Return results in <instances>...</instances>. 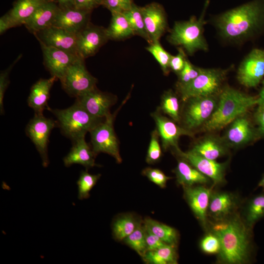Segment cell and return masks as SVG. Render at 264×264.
Here are the masks:
<instances>
[{"instance_id": "obj_14", "label": "cell", "mask_w": 264, "mask_h": 264, "mask_svg": "<svg viewBox=\"0 0 264 264\" xmlns=\"http://www.w3.org/2000/svg\"><path fill=\"white\" fill-rule=\"evenodd\" d=\"M175 152L180 158L211 179L214 185L222 184L224 182L227 162L219 163L201 156L191 150L184 152L179 148L175 150Z\"/></svg>"}, {"instance_id": "obj_12", "label": "cell", "mask_w": 264, "mask_h": 264, "mask_svg": "<svg viewBox=\"0 0 264 264\" xmlns=\"http://www.w3.org/2000/svg\"><path fill=\"white\" fill-rule=\"evenodd\" d=\"M227 126L222 137L229 148L244 146L260 137L246 113L237 117Z\"/></svg>"}, {"instance_id": "obj_11", "label": "cell", "mask_w": 264, "mask_h": 264, "mask_svg": "<svg viewBox=\"0 0 264 264\" xmlns=\"http://www.w3.org/2000/svg\"><path fill=\"white\" fill-rule=\"evenodd\" d=\"M264 77V50L253 49L240 64L237 73L238 82L247 88L257 87Z\"/></svg>"}, {"instance_id": "obj_13", "label": "cell", "mask_w": 264, "mask_h": 264, "mask_svg": "<svg viewBox=\"0 0 264 264\" xmlns=\"http://www.w3.org/2000/svg\"><path fill=\"white\" fill-rule=\"evenodd\" d=\"M109 40L106 28L89 22L77 34L78 54L84 59L92 56Z\"/></svg>"}, {"instance_id": "obj_16", "label": "cell", "mask_w": 264, "mask_h": 264, "mask_svg": "<svg viewBox=\"0 0 264 264\" xmlns=\"http://www.w3.org/2000/svg\"><path fill=\"white\" fill-rule=\"evenodd\" d=\"M140 10L151 43L159 41L168 29L167 16L163 7L158 3L152 2L140 7Z\"/></svg>"}, {"instance_id": "obj_40", "label": "cell", "mask_w": 264, "mask_h": 264, "mask_svg": "<svg viewBox=\"0 0 264 264\" xmlns=\"http://www.w3.org/2000/svg\"><path fill=\"white\" fill-rule=\"evenodd\" d=\"M201 67L193 65L187 59L184 67L177 74L178 81L176 85L186 84L195 79L200 73Z\"/></svg>"}, {"instance_id": "obj_15", "label": "cell", "mask_w": 264, "mask_h": 264, "mask_svg": "<svg viewBox=\"0 0 264 264\" xmlns=\"http://www.w3.org/2000/svg\"><path fill=\"white\" fill-rule=\"evenodd\" d=\"M33 34L40 44L78 55L76 34L55 26L47 27Z\"/></svg>"}, {"instance_id": "obj_29", "label": "cell", "mask_w": 264, "mask_h": 264, "mask_svg": "<svg viewBox=\"0 0 264 264\" xmlns=\"http://www.w3.org/2000/svg\"><path fill=\"white\" fill-rule=\"evenodd\" d=\"M109 40H122L134 34L126 17L121 13H111L110 24L106 28Z\"/></svg>"}, {"instance_id": "obj_31", "label": "cell", "mask_w": 264, "mask_h": 264, "mask_svg": "<svg viewBox=\"0 0 264 264\" xmlns=\"http://www.w3.org/2000/svg\"><path fill=\"white\" fill-rule=\"evenodd\" d=\"M175 247L167 244L155 250L147 251L142 258L147 264H177Z\"/></svg>"}, {"instance_id": "obj_38", "label": "cell", "mask_w": 264, "mask_h": 264, "mask_svg": "<svg viewBox=\"0 0 264 264\" xmlns=\"http://www.w3.org/2000/svg\"><path fill=\"white\" fill-rule=\"evenodd\" d=\"M146 49L156 59L164 74L167 75L170 70L169 62L172 55L164 49L159 41L149 44Z\"/></svg>"}, {"instance_id": "obj_48", "label": "cell", "mask_w": 264, "mask_h": 264, "mask_svg": "<svg viewBox=\"0 0 264 264\" xmlns=\"http://www.w3.org/2000/svg\"><path fill=\"white\" fill-rule=\"evenodd\" d=\"M254 118L258 126L257 130L260 137H264V105H258Z\"/></svg>"}, {"instance_id": "obj_3", "label": "cell", "mask_w": 264, "mask_h": 264, "mask_svg": "<svg viewBox=\"0 0 264 264\" xmlns=\"http://www.w3.org/2000/svg\"><path fill=\"white\" fill-rule=\"evenodd\" d=\"M258 100V96L247 95L228 86H224L219 95L214 112L201 130L213 132L223 128L257 105Z\"/></svg>"}, {"instance_id": "obj_22", "label": "cell", "mask_w": 264, "mask_h": 264, "mask_svg": "<svg viewBox=\"0 0 264 264\" xmlns=\"http://www.w3.org/2000/svg\"><path fill=\"white\" fill-rule=\"evenodd\" d=\"M237 199L230 193L212 192L207 209V215L216 221L222 220L232 215L237 207Z\"/></svg>"}, {"instance_id": "obj_42", "label": "cell", "mask_w": 264, "mask_h": 264, "mask_svg": "<svg viewBox=\"0 0 264 264\" xmlns=\"http://www.w3.org/2000/svg\"><path fill=\"white\" fill-rule=\"evenodd\" d=\"M200 247L207 254H218L220 250V241L217 236L212 233L203 237L200 241Z\"/></svg>"}, {"instance_id": "obj_33", "label": "cell", "mask_w": 264, "mask_h": 264, "mask_svg": "<svg viewBox=\"0 0 264 264\" xmlns=\"http://www.w3.org/2000/svg\"><path fill=\"white\" fill-rule=\"evenodd\" d=\"M141 223L132 215L118 217L112 223V234L118 241H123L132 233Z\"/></svg>"}, {"instance_id": "obj_23", "label": "cell", "mask_w": 264, "mask_h": 264, "mask_svg": "<svg viewBox=\"0 0 264 264\" xmlns=\"http://www.w3.org/2000/svg\"><path fill=\"white\" fill-rule=\"evenodd\" d=\"M229 149L222 136L210 134L196 141L190 150L201 156L216 160L227 154Z\"/></svg>"}, {"instance_id": "obj_51", "label": "cell", "mask_w": 264, "mask_h": 264, "mask_svg": "<svg viewBox=\"0 0 264 264\" xmlns=\"http://www.w3.org/2000/svg\"><path fill=\"white\" fill-rule=\"evenodd\" d=\"M258 98L257 105H264V80L262 82V86L258 95Z\"/></svg>"}, {"instance_id": "obj_35", "label": "cell", "mask_w": 264, "mask_h": 264, "mask_svg": "<svg viewBox=\"0 0 264 264\" xmlns=\"http://www.w3.org/2000/svg\"><path fill=\"white\" fill-rule=\"evenodd\" d=\"M160 109L176 122L180 121L178 99L173 90L169 89L163 94Z\"/></svg>"}, {"instance_id": "obj_19", "label": "cell", "mask_w": 264, "mask_h": 264, "mask_svg": "<svg viewBox=\"0 0 264 264\" xmlns=\"http://www.w3.org/2000/svg\"><path fill=\"white\" fill-rule=\"evenodd\" d=\"M43 52L44 64L51 76L60 81L65 76L68 68L80 57L56 48L40 44Z\"/></svg>"}, {"instance_id": "obj_44", "label": "cell", "mask_w": 264, "mask_h": 264, "mask_svg": "<svg viewBox=\"0 0 264 264\" xmlns=\"http://www.w3.org/2000/svg\"><path fill=\"white\" fill-rule=\"evenodd\" d=\"M132 0H104L102 5L111 13H123L132 7Z\"/></svg>"}, {"instance_id": "obj_30", "label": "cell", "mask_w": 264, "mask_h": 264, "mask_svg": "<svg viewBox=\"0 0 264 264\" xmlns=\"http://www.w3.org/2000/svg\"><path fill=\"white\" fill-rule=\"evenodd\" d=\"M144 226L164 243L176 246L178 241L176 231L174 228L150 218L143 221Z\"/></svg>"}, {"instance_id": "obj_6", "label": "cell", "mask_w": 264, "mask_h": 264, "mask_svg": "<svg viewBox=\"0 0 264 264\" xmlns=\"http://www.w3.org/2000/svg\"><path fill=\"white\" fill-rule=\"evenodd\" d=\"M231 68H201L200 73L193 81L186 84L176 85L182 101L192 97L219 94Z\"/></svg>"}, {"instance_id": "obj_4", "label": "cell", "mask_w": 264, "mask_h": 264, "mask_svg": "<svg viewBox=\"0 0 264 264\" xmlns=\"http://www.w3.org/2000/svg\"><path fill=\"white\" fill-rule=\"evenodd\" d=\"M209 4V0L205 2L201 15L198 19L191 17L189 20L175 22L167 39L169 43L175 46L182 47L189 55L198 50L207 51L208 44L204 36V26L206 23L205 15Z\"/></svg>"}, {"instance_id": "obj_18", "label": "cell", "mask_w": 264, "mask_h": 264, "mask_svg": "<svg viewBox=\"0 0 264 264\" xmlns=\"http://www.w3.org/2000/svg\"><path fill=\"white\" fill-rule=\"evenodd\" d=\"M115 101L111 94L102 92L96 87L76 97L75 102L92 116L105 118Z\"/></svg>"}, {"instance_id": "obj_36", "label": "cell", "mask_w": 264, "mask_h": 264, "mask_svg": "<svg viewBox=\"0 0 264 264\" xmlns=\"http://www.w3.org/2000/svg\"><path fill=\"white\" fill-rule=\"evenodd\" d=\"M124 242L136 251L141 257L147 252L145 228L141 222L137 228L123 240Z\"/></svg>"}, {"instance_id": "obj_7", "label": "cell", "mask_w": 264, "mask_h": 264, "mask_svg": "<svg viewBox=\"0 0 264 264\" xmlns=\"http://www.w3.org/2000/svg\"><path fill=\"white\" fill-rule=\"evenodd\" d=\"M219 95L192 97L184 101L180 114L182 127L192 132L201 129L214 112Z\"/></svg>"}, {"instance_id": "obj_49", "label": "cell", "mask_w": 264, "mask_h": 264, "mask_svg": "<svg viewBox=\"0 0 264 264\" xmlns=\"http://www.w3.org/2000/svg\"><path fill=\"white\" fill-rule=\"evenodd\" d=\"M18 26L8 12L0 18V34H3L8 29Z\"/></svg>"}, {"instance_id": "obj_5", "label": "cell", "mask_w": 264, "mask_h": 264, "mask_svg": "<svg viewBox=\"0 0 264 264\" xmlns=\"http://www.w3.org/2000/svg\"><path fill=\"white\" fill-rule=\"evenodd\" d=\"M57 119V123L62 133L72 143L85 137L105 118H98L89 114L78 104L75 103L65 109H47Z\"/></svg>"}, {"instance_id": "obj_43", "label": "cell", "mask_w": 264, "mask_h": 264, "mask_svg": "<svg viewBox=\"0 0 264 264\" xmlns=\"http://www.w3.org/2000/svg\"><path fill=\"white\" fill-rule=\"evenodd\" d=\"M22 57L21 54L8 68L0 72V113H4L3 109V97L5 92L7 88V87L10 83L9 79V75L11 70L14 65L20 60Z\"/></svg>"}, {"instance_id": "obj_39", "label": "cell", "mask_w": 264, "mask_h": 264, "mask_svg": "<svg viewBox=\"0 0 264 264\" xmlns=\"http://www.w3.org/2000/svg\"><path fill=\"white\" fill-rule=\"evenodd\" d=\"M159 135L157 130L155 129L151 133L146 160L148 164H154L160 158L162 151L159 144Z\"/></svg>"}, {"instance_id": "obj_41", "label": "cell", "mask_w": 264, "mask_h": 264, "mask_svg": "<svg viewBox=\"0 0 264 264\" xmlns=\"http://www.w3.org/2000/svg\"><path fill=\"white\" fill-rule=\"evenodd\" d=\"M151 181L161 188L166 186L167 182L172 177L167 176L162 171L158 169L146 168L142 172Z\"/></svg>"}, {"instance_id": "obj_52", "label": "cell", "mask_w": 264, "mask_h": 264, "mask_svg": "<svg viewBox=\"0 0 264 264\" xmlns=\"http://www.w3.org/2000/svg\"><path fill=\"white\" fill-rule=\"evenodd\" d=\"M258 187H262L264 189V174L258 184Z\"/></svg>"}, {"instance_id": "obj_9", "label": "cell", "mask_w": 264, "mask_h": 264, "mask_svg": "<svg viewBox=\"0 0 264 264\" xmlns=\"http://www.w3.org/2000/svg\"><path fill=\"white\" fill-rule=\"evenodd\" d=\"M84 60L79 57L60 81L63 88L71 97L76 98L96 87L97 79L88 71Z\"/></svg>"}, {"instance_id": "obj_24", "label": "cell", "mask_w": 264, "mask_h": 264, "mask_svg": "<svg viewBox=\"0 0 264 264\" xmlns=\"http://www.w3.org/2000/svg\"><path fill=\"white\" fill-rule=\"evenodd\" d=\"M57 2L54 0H47L35 12L23 25L33 34L52 26L59 8Z\"/></svg>"}, {"instance_id": "obj_2", "label": "cell", "mask_w": 264, "mask_h": 264, "mask_svg": "<svg viewBox=\"0 0 264 264\" xmlns=\"http://www.w3.org/2000/svg\"><path fill=\"white\" fill-rule=\"evenodd\" d=\"M250 230L238 216L215 223L212 230L220 242L219 262L242 264L250 261L252 251Z\"/></svg>"}, {"instance_id": "obj_21", "label": "cell", "mask_w": 264, "mask_h": 264, "mask_svg": "<svg viewBox=\"0 0 264 264\" xmlns=\"http://www.w3.org/2000/svg\"><path fill=\"white\" fill-rule=\"evenodd\" d=\"M186 201L196 217L205 226L211 189L203 186L184 188Z\"/></svg>"}, {"instance_id": "obj_34", "label": "cell", "mask_w": 264, "mask_h": 264, "mask_svg": "<svg viewBox=\"0 0 264 264\" xmlns=\"http://www.w3.org/2000/svg\"><path fill=\"white\" fill-rule=\"evenodd\" d=\"M132 28L134 35L144 38L149 44L151 42L147 32L140 6L133 3L132 7L123 13Z\"/></svg>"}, {"instance_id": "obj_27", "label": "cell", "mask_w": 264, "mask_h": 264, "mask_svg": "<svg viewBox=\"0 0 264 264\" xmlns=\"http://www.w3.org/2000/svg\"><path fill=\"white\" fill-rule=\"evenodd\" d=\"M174 172L177 183L183 188L193 186L196 184H206L210 180L209 177L181 158L178 160Z\"/></svg>"}, {"instance_id": "obj_37", "label": "cell", "mask_w": 264, "mask_h": 264, "mask_svg": "<svg viewBox=\"0 0 264 264\" xmlns=\"http://www.w3.org/2000/svg\"><path fill=\"white\" fill-rule=\"evenodd\" d=\"M101 174L92 175L87 171H82L77 182L78 186V198L87 199L89 197V192L100 178Z\"/></svg>"}, {"instance_id": "obj_8", "label": "cell", "mask_w": 264, "mask_h": 264, "mask_svg": "<svg viewBox=\"0 0 264 264\" xmlns=\"http://www.w3.org/2000/svg\"><path fill=\"white\" fill-rule=\"evenodd\" d=\"M115 115L110 113L104 120L90 131L91 148L97 155L106 153L113 157L116 162H122L118 141L113 129Z\"/></svg>"}, {"instance_id": "obj_47", "label": "cell", "mask_w": 264, "mask_h": 264, "mask_svg": "<svg viewBox=\"0 0 264 264\" xmlns=\"http://www.w3.org/2000/svg\"><path fill=\"white\" fill-rule=\"evenodd\" d=\"M104 0H74V7L82 10L92 11L94 8L102 5Z\"/></svg>"}, {"instance_id": "obj_17", "label": "cell", "mask_w": 264, "mask_h": 264, "mask_svg": "<svg viewBox=\"0 0 264 264\" xmlns=\"http://www.w3.org/2000/svg\"><path fill=\"white\" fill-rule=\"evenodd\" d=\"M156 126V129L161 141L162 147L164 151L173 148L174 150L179 148L178 141L182 135L193 137L194 132L183 127L179 126L173 120L170 119L158 112L152 113Z\"/></svg>"}, {"instance_id": "obj_28", "label": "cell", "mask_w": 264, "mask_h": 264, "mask_svg": "<svg viewBox=\"0 0 264 264\" xmlns=\"http://www.w3.org/2000/svg\"><path fill=\"white\" fill-rule=\"evenodd\" d=\"M47 0H17L8 13L17 26L23 25L35 12Z\"/></svg>"}, {"instance_id": "obj_10", "label": "cell", "mask_w": 264, "mask_h": 264, "mask_svg": "<svg viewBox=\"0 0 264 264\" xmlns=\"http://www.w3.org/2000/svg\"><path fill=\"white\" fill-rule=\"evenodd\" d=\"M57 126L56 121L45 117L43 114L35 113L25 128V133L35 145L44 167L49 163L47 149L50 134Z\"/></svg>"}, {"instance_id": "obj_1", "label": "cell", "mask_w": 264, "mask_h": 264, "mask_svg": "<svg viewBox=\"0 0 264 264\" xmlns=\"http://www.w3.org/2000/svg\"><path fill=\"white\" fill-rule=\"evenodd\" d=\"M213 21L220 37L242 44L264 34V0H252L215 16Z\"/></svg>"}, {"instance_id": "obj_26", "label": "cell", "mask_w": 264, "mask_h": 264, "mask_svg": "<svg viewBox=\"0 0 264 264\" xmlns=\"http://www.w3.org/2000/svg\"><path fill=\"white\" fill-rule=\"evenodd\" d=\"M95 154L86 142L85 137L73 142L72 147L68 154L64 158L65 166L68 167L74 164L84 166L87 170L98 166L95 162Z\"/></svg>"}, {"instance_id": "obj_20", "label": "cell", "mask_w": 264, "mask_h": 264, "mask_svg": "<svg viewBox=\"0 0 264 264\" xmlns=\"http://www.w3.org/2000/svg\"><path fill=\"white\" fill-rule=\"evenodd\" d=\"M91 12L90 10L77 9L74 6H59L52 26L77 35L90 22Z\"/></svg>"}, {"instance_id": "obj_45", "label": "cell", "mask_w": 264, "mask_h": 264, "mask_svg": "<svg viewBox=\"0 0 264 264\" xmlns=\"http://www.w3.org/2000/svg\"><path fill=\"white\" fill-rule=\"evenodd\" d=\"M186 52L181 47L178 48L176 55H172L169 62V68L173 72L178 74L183 69L187 59Z\"/></svg>"}, {"instance_id": "obj_32", "label": "cell", "mask_w": 264, "mask_h": 264, "mask_svg": "<svg viewBox=\"0 0 264 264\" xmlns=\"http://www.w3.org/2000/svg\"><path fill=\"white\" fill-rule=\"evenodd\" d=\"M264 217V192L254 196L248 201L244 212V221L250 228Z\"/></svg>"}, {"instance_id": "obj_46", "label": "cell", "mask_w": 264, "mask_h": 264, "mask_svg": "<svg viewBox=\"0 0 264 264\" xmlns=\"http://www.w3.org/2000/svg\"><path fill=\"white\" fill-rule=\"evenodd\" d=\"M145 228L147 252L155 250L167 244L145 226Z\"/></svg>"}, {"instance_id": "obj_50", "label": "cell", "mask_w": 264, "mask_h": 264, "mask_svg": "<svg viewBox=\"0 0 264 264\" xmlns=\"http://www.w3.org/2000/svg\"><path fill=\"white\" fill-rule=\"evenodd\" d=\"M74 0H57L58 4L61 7L74 6Z\"/></svg>"}, {"instance_id": "obj_25", "label": "cell", "mask_w": 264, "mask_h": 264, "mask_svg": "<svg viewBox=\"0 0 264 264\" xmlns=\"http://www.w3.org/2000/svg\"><path fill=\"white\" fill-rule=\"evenodd\" d=\"M58 79L51 76L48 79H40L31 88L28 97V106L36 114H43L45 109H48V101L50 97V90L54 82Z\"/></svg>"}]
</instances>
